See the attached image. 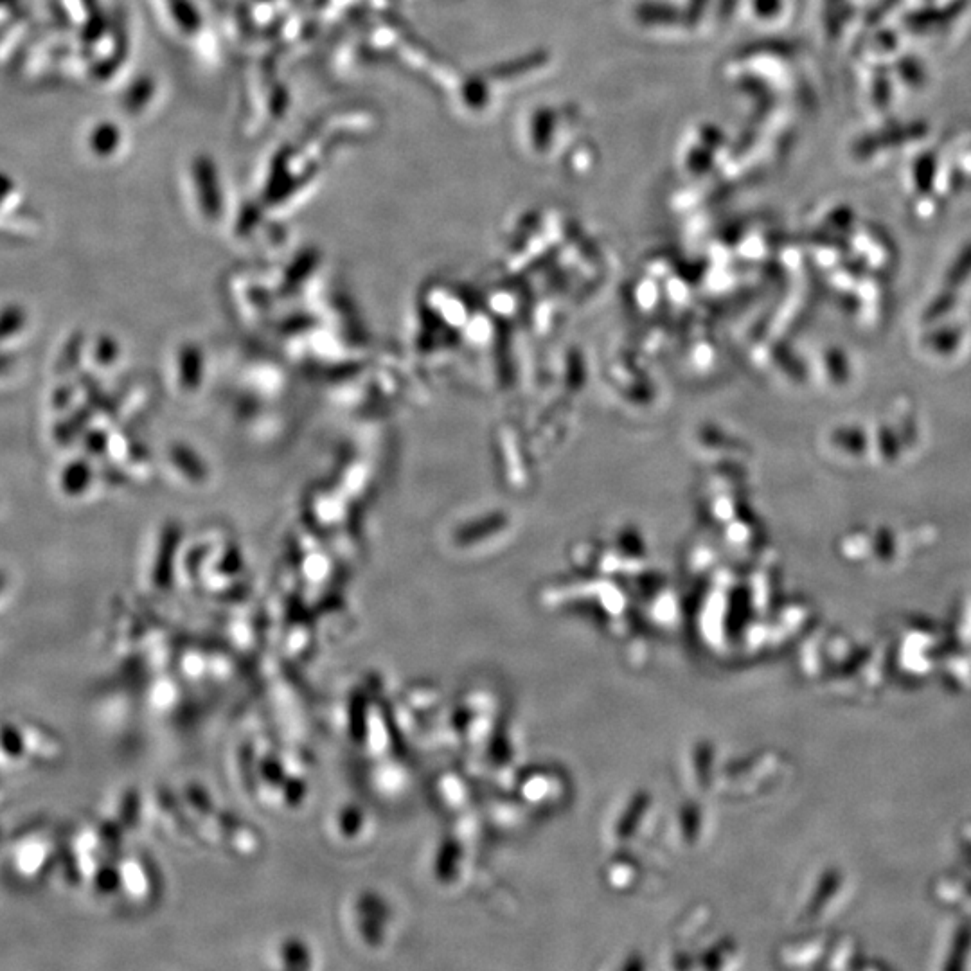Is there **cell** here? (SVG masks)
I'll return each instance as SVG.
<instances>
[{
    "mask_svg": "<svg viewBox=\"0 0 971 971\" xmlns=\"http://www.w3.org/2000/svg\"><path fill=\"white\" fill-rule=\"evenodd\" d=\"M101 445H103V436L99 432H90L89 436H87V448L92 450V452H96Z\"/></svg>",
    "mask_w": 971,
    "mask_h": 971,
    "instance_id": "7",
    "label": "cell"
},
{
    "mask_svg": "<svg viewBox=\"0 0 971 971\" xmlns=\"http://www.w3.org/2000/svg\"><path fill=\"white\" fill-rule=\"evenodd\" d=\"M72 396H74V389H72L71 385L58 387L53 394L54 409H65L71 403Z\"/></svg>",
    "mask_w": 971,
    "mask_h": 971,
    "instance_id": "5",
    "label": "cell"
},
{
    "mask_svg": "<svg viewBox=\"0 0 971 971\" xmlns=\"http://www.w3.org/2000/svg\"><path fill=\"white\" fill-rule=\"evenodd\" d=\"M98 353H99V360H103V362H108V360L112 358V353H114V349H112V346H110L108 342H101V344H99Z\"/></svg>",
    "mask_w": 971,
    "mask_h": 971,
    "instance_id": "8",
    "label": "cell"
},
{
    "mask_svg": "<svg viewBox=\"0 0 971 971\" xmlns=\"http://www.w3.org/2000/svg\"><path fill=\"white\" fill-rule=\"evenodd\" d=\"M81 349V337H71V340L67 342V346L63 348L62 357L58 360V373H67L74 369V364L78 360V351Z\"/></svg>",
    "mask_w": 971,
    "mask_h": 971,
    "instance_id": "3",
    "label": "cell"
},
{
    "mask_svg": "<svg viewBox=\"0 0 971 971\" xmlns=\"http://www.w3.org/2000/svg\"><path fill=\"white\" fill-rule=\"evenodd\" d=\"M17 366V357L11 353H0V376H6Z\"/></svg>",
    "mask_w": 971,
    "mask_h": 971,
    "instance_id": "6",
    "label": "cell"
},
{
    "mask_svg": "<svg viewBox=\"0 0 971 971\" xmlns=\"http://www.w3.org/2000/svg\"><path fill=\"white\" fill-rule=\"evenodd\" d=\"M74 432H76V427L72 425L71 419L60 421L54 427V437H56V441L60 445H71L72 439H74Z\"/></svg>",
    "mask_w": 971,
    "mask_h": 971,
    "instance_id": "4",
    "label": "cell"
},
{
    "mask_svg": "<svg viewBox=\"0 0 971 971\" xmlns=\"http://www.w3.org/2000/svg\"><path fill=\"white\" fill-rule=\"evenodd\" d=\"M4 587H6V574L0 571V592L4 590Z\"/></svg>",
    "mask_w": 971,
    "mask_h": 971,
    "instance_id": "9",
    "label": "cell"
},
{
    "mask_svg": "<svg viewBox=\"0 0 971 971\" xmlns=\"http://www.w3.org/2000/svg\"><path fill=\"white\" fill-rule=\"evenodd\" d=\"M27 322L29 312L24 304L11 301L0 306V346L26 330Z\"/></svg>",
    "mask_w": 971,
    "mask_h": 971,
    "instance_id": "1",
    "label": "cell"
},
{
    "mask_svg": "<svg viewBox=\"0 0 971 971\" xmlns=\"http://www.w3.org/2000/svg\"><path fill=\"white\" fill-rule=\"evenodd\" d=\"M89 484L90 466L83 459H78V461H72V463L67 464L63 468L62 473H60V488L69 497L81 495L83 491L89 488Z\"/></svg>",
    "mask_w": 971,
    "mask_h": 971,
    "instance_id": "2",
    "label": "cell"
}]
</instances>
